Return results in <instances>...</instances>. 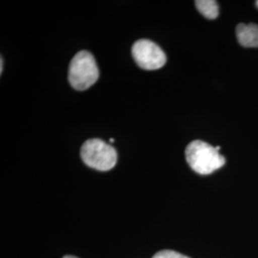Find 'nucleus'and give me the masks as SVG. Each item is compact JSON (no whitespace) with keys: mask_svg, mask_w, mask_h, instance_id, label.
I'll list each match as a JSON object with an SVG mask.
<instances>
[{"mask_svg":"<svg viewBox=\"0 0 258 258\" xmlns=\"http://www.w3.org/2000/svg\"><path fill=\"white\" fill-rule=\"evenodd\" d=\"M220 147L196 140L185 148V160L198 174L209 175L225 165L226 159L219 153Z\"/></svg>","mask_w":258,"mask_h":258,"instance_id":"1","label":"nucleus"},{"mask_svg":"<svg viewBox=\"0 0 258 258\" xmlns=\"http://www.w3.org/2000/svg\"><path fill=\"white\" fill-rule=\"evenodd\" d=\"M99 68L92 54L88 51L77 53L69 65L68 80L76 90L83 91L97 83Z\"/></svg>","mask_w":258,"mask_h":258,"instance_id":"2","label":"nucleus"},{"mask_svg":"<svg viewBox=\"0 0 258 258\" xmlns=\"http://www.w3.org/2000/svg\"><path fill=\"white\" fill-rule=\"evenodd\" d=\"M84 164L100 171H107L117 164L116 149L100 139L87 140L81 149Z\"/></svg>","mask_w":258,"mask_h":258,"instance_id":"3","label":"nucleus"},{"mask_svg":"<svg viewBox=\"0 0 258 258\" xmlns=\"http://www.w3.org/2000/svg\"><path fill=\"white\" fill-rule=\"evenodd\" d=\"M132 55L144 70H157L166 62V55L162 48L148 39L137 40L132 46Z\"/></svg>","mask_w":258,"mask_h":258,"instance_id":"4","label":"nucleus"},{"mask_svg":"<svg viewBox=\"0 0 258 258\" xmlns=\"http://www.w3.org/2000/svg\"><path fill=\"white\" fill-rule=\"evenodd\" d=\"M236 37L243 47L258 48V25L240 23L236 27Z\"/></svg>","mask_w":258,"mask_h":258,"instance_id":"5","label":"nucleus"},{"mask_svg":"<svg viewBox=\"0 0 258 258\" xmlns=\"http://www.w3.org/2000/svg\"><path fill=\"white\" fill-rule=\"evenodd\" d=\"M197 10L208 19H215L219 15L218 3L214 0H197L195 1Z\"/></svg>","mask_w":258,"mask_h":258,"instance_id":"6","label":"nucleus"},{"mask_svg":"<svg viewBox=\"0 0 258 258\" xmlns=\"http://www.w3.org/2000/svg\"><path fill=\"white\" fill-rule=\"evenodd\" d=\"M152 258H189L186 255H184L180 252H177L175 250L171 249H163L158 251L156 254L153 255Z\"/></svg>","mask_w":258,"mask_h":258,"instance_id":"7","label":"nucleus"},{"mask_svg":"<svg viewBox=\"0 0 258 258\" xmlns=\"http://www.w3.org/2000/svg\"><path fill=\"white\" fill-rule=\"evenodd\" d=\"M0 68H1L0 74H2V72H3V58H2V56H1V58H0Z\"/></svg>","mask_w":258,"mask_h":258,"instance_id":"8","label":"nucleus"},{"mask_svg":"<svg viewBox=\"0 0 258 258\" xmlns=\"http://www.w3.org/2000/svg\"><path fill=\"white\" fill-rule=\"evenodd\" d=\"M63 258H78L76 257V256H73V255H66V256H64Z\"/></svg>","mask_w":258,"mask_h":258,"instance_id":"9","label":"nucleus"},{"mask_svg":"<svg viewBox=\"0 0 258 258\" xmlns=\"http://www.w3.org/2000/svg\"><path fill=\"white\" fill-rule=\"evenodd\" d=\"M256 4H257V7H258V1H257V3H256Z\"/></svg>","mask_w":258,"mask_h":258,"instance_id":"10","label":"nucleus"}]
</instances>
